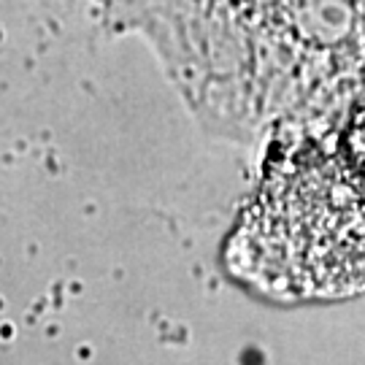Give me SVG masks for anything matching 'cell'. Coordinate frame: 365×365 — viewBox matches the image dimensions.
<instances>
[{
  "label": "cell",
  "mask_w": 365,
  "mask_h": 365,
  "mask_svg": "<svg viewBox=\"0 0 365 365\" xmlns=\"http://www.w3.org/2000/svg\"><path fill=\"white\" fill-rule=\"evenodd\" d=\"M346 144H349V152H352V163L365 173V103L357 108V114L352 117Z\"/></svg>",
  "instance_id": "cell-2"
},
{
  "label": "cell",
  "mask_w": 365,
  "mask_h": 365,
  "mask_svg": "<svg viewBox=\"0 0 365 365\" xmlns=\"http://www.w3.org/2000/svg\"><path fill=\"white\" fill-rule=\"evenodd\" d=\"M227 260L279 298L365 289V173L325 152L282 163L241 217Z\"/></svg>",
  "instance_id": "cell-1"
}]
</instances>
